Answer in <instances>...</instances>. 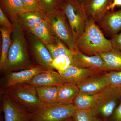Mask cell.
Here are the masks:
<instances>
[{
  "instance_id": "obj_1",
  "label": "cell",
  "mask_w": 121,
  "mask_h": 121,
  "mask_svg": "<svg viewBox=\"0 0 121 121\" xmlns=\"http://www.w3.org/2000/svg\"><path fill=\"white\" fill-rule=\"evenodd\" d=\"M12 23L14 25V30L12 33V44L9 52L8 64L5 71L7 73L35 66L30 60L23 27L18 18Z\"/></svg>"
},
{
  "instance_id": "obj_2",
  "label": "cell",
  "mask_w": 121,
  "mask_h": 121,
  "mask_svg": "<svg viewBox=\"0 0 121 121\" xmlns=\"http://www.w3.org/2000/svg\"><path fill=\"white\" fill-rule=\"evenodd\" d=\"M96 23L88 19L84 32L76 42L78 49L89 56L109 51L113 48L110 40L105 37Z\"/></svg>"
},
{
  "instance_id": "obj_3",
  "label": "cell",
  "mask_w": 121,
  "mask_h": 121,
  "mask_svg": "<svg viewBox=\"0 0 121 121\" xmlns=\"http://www.w3.org/2000/svg\"><path fill=\"white\" fill-rule=\"evenodd\" d=\"M46 15L53 35L63 41L72 53L77 50L73 34L65 13L60 9Z\"/></svg>"
},
{
  "instance_id": "obj_4",
  "label": "cell",
  "mask_w": 121,
  "mask_h": 121,
  "mask_svg": "<svg viewBox=\"0 0 121 121\" xmlns=\"http://www.w3.org/2000/svg\"><path fill=\"white\" fill-rule=\"evenodd\" d=\"M2 93L8 95L22 105L30 112L35 113L41 108L36 87L28 83H22L4 88Z\"/></svg>"
},
{
  "instance_id": "obj_5",
  "label": "cell",
  "mask_w": 121,
  "mask_h": 121,
  "mask_svg": "<svg viewBox=\"0 0 121 121\" xmlns=\"http://www.w3.org/2000/svg\"><path fill=\"white\" fill-rule=\"evenodd\" d=\"M60 9L68 20L76 42L84 32L88 20L84 6L75 0H65Z\"/></svg>"
},
{
  "instance_id": "obj_6",
  "label": "cell",
  "mask_w": 121,
  "mask_h": 121,
  "mask_svg": "<svg viewBox=\"0 0 121 121\" xmlns=\"http://www.w3.org/2000/svg\"><path fill=\"white\" fill-rule=\"evenodd\" d=\"M77 110L73 104L42 105L30 121H63L73 117Z\"/></svg>"
},
{
  "instance_id": "obj_7",
  "label": "cell",
  "mask_w": 121,
  "mask_h": 121,
  "mask_svg": "<svg viewBox=\"0 0 121 121\" xmlns=\"http://www.w3.org/2000/svg\"><path fill=\"white\" fill-rule=\"evenodd\" d=\"M121 97V90L107 87L101 91L97 101L91 108L94 116L101 114L107 117L112 114L118 99Z\"/></svg>"
},
{
  "instance_id": "obj_8",
  "label": "cell",
  "mask_w": 121,
  "mask_h": 121,
  "mask_svg": "<svg viewBox=\"0 0 121 121\" xmlns=\"http://www.w3.org/2000/svg\"><path fill=\"white\" fill-rule=\"evenodd\" d=\"M4 121H30L34 113L30 112L4 93H2Z\"/></svg>"
},
{
  "instance_id": "obj_9",
  "label": "cell",
  "mask_w": 121,
  "mask_h": 121,
  "mask_svg": "<svg viewBox=\"0 0 121 121\" xmlns=\"http://www.w3.org/2000/svg\"><path fill=\"white\" fill-rule=\"evenodd\" d=\"M104 72L98 69L83 68L71 65L65 71L59 73L66 83H71L78 86L87 79L101 74Z\"/></svg>"
},
{
  "instance_id": "obj_10",
  "label": "cell",
  "mask_w": 121,
  "mask_h": 121,
  "mask_svg": "<svg viewBox=\"0 0 121 121\" xmlns=\"http://www.w3.org/2000/svg\"><path fill=\"white\" fill-rule=\"evenodd\" d=\"M47 70L41 66H35L30 69L7 73L3 80V87L22 83H28L33 78Z\"/></svg>"
},
{
  "instance_id": "obj_11",
  "label": "cell",
  "mask_w": 121,
  "mask_h": 121,
  "mask_svg": "<svg viewBox=\"0 0 121 121\" xmlns=\"http://www.w3.org/2000/svg\"><path fill=\"white\" fill-rule=\"evenodd\" d=\"M32 52L37 62L47 70H53L51 66L53 59L46 45L34 35H29Z\"/></svg>"
},
{
  "instance_id": "obj_12",
  "label": "cell",
  "mask_w": 121,
  "mask_h": 121,
  "mask_svg": "<svg viewBox=\"0 0 121 121\" xmlns=\"http://www.w3.org/2000/svg\"><path fill=\"white\" fill-rule=\"evenodd\" d=\"M78 67L101 70L104 72L105 64L99 55H86L77 49L72 52V64Z\"/></svg>"
},
{
  "instance_id": "obj_13",
  "label": "cell",
  "mask_w": 121,
  "mask_h": 121,
  "mask_svg": "<svg viewBox=\"0 0 121 121\" xmlns=\"http://www.w3.org/2000/svg\"><path fill=\"white\" fill-rule=\"evenodd\" d=\"M109 86L106 73L93 76L78 86L79 92L89 95L97 94Z\"/></svg>"
},
{
  "instance_id": "obj_14",
  "label": "cell",
  "mask_w": 121,
  "mask_h": 121,
  "mask_svg": "<svg viewBox=\"0 0 121 121\" xmlns=\"http://www.w3.org/2000/svg\"><path fill=\"white\" fill-rule=\"evenodd\" d=\"M98 23L106 34L112 36L121 31V9L109 11Z\"/></svg>"
},
{
  "instance_id": "obj_15",
  "label": "cell",
  "mask_w": 121,
  "mask_h": 121,
  "mask_svg": "<svg viewBox=\"0 0 121 121\" xmlns=\"http://www.w3.org/2000/svg\"><path fill=\"white\" fill-rule=\"evenodd\" d=\"M113 0H90L84 5L87 19L96 23L99 22L108 11V7Z\"/></svg>"
},
{
  "instance_id": "obj_16",
  "label": "cell",
  "mask_w": 121,
  "mask_h": 121,
  "mask_svg": "<svg viewBox=\"0 0 121 121\" xmlns=\"http://www.w3.org/2000/svg\"><path fill=\"white\" fill-rule=\"evenodd\" d=\"M66 83L58 72L53 70H46L35 76L28 84L35 86H60Z\"/></svg>"
},
{
  "instance_id": "obj_17",
  "label": "cell",
  "mask_w": 121,
  "mask_h": 121,
  "mask_svg": "<svg viewBox=\"0 0 121 121\" xmlns=\"http://www.w3.org/2000/svg\"><path fill=\"white\" fill-rule=\"evenodd\" d=\"M17 18L23 27L28 31L47 20V15L43 11H27L20 13Z\"/></svg>"
},
{
  "instance_id": "obj_18",
  "label": "cell",
  "mask_w": 121,
  "mask_h": 121,
  "mask_svg": "<svg viewBox=\"0 0 121 121\" xmlns=\"http://www.w3.org/2000/svg\"><path fill=\"white\" fill-rule=\"evenodd\" d=\"M79 93L78 86L74 83L67 82L58 86V104L64 105L73 104L74 99Z\"/></svg>"
},
{
  "instance_id": "obj_19",
  "label": "cell",
  "mask_w": 121,
  "mask_h": 121,
  "mask_svg": "<svg viewBox=\"0 0 121 121\" xmlns=\"http://www.w3.org/2000/svg\"><path fill=\"white\" fill-rule=\"evenodd\" d=\"M104 61L105 71H121V51L113 47L109 51L99 54Z\"/></svg>"
},
{
  "instance_id": "obj_20",
  "label": "cell",
  "mask_w": 121,
  "mask_h": 121,
  "mask_svg": "<svg viewBox=\"0 0 121 121\" xmlns=\"http://www.w3.org/2000/svg\"><path fill=\"white\" fill-rule=\"evenodd\" d=\"M38 98L42 105H50L58 104V86H36Z\"/></svg>"
},
{
  "instance_id": "obj_21",
  "label": "cell",
  "mask_w": 121,
  "mask_h": 121,
  "mask_svg": "<svg viewBox=\"0 0 121 121\" xmlns=\"http://www.w3.org/2000/svg\"><path fill=\"white\" fill-rule=\"evenodd\" d=\"M0 31L2 39L1 53L0 58V70L5 71L8 64V55L12 44L11 35L12 33L6 28L1 26Z\"/></svg>"
},
{
  "instance_id": "obj_22",
  "label": "cell",
  "mask_w": 121,
  "mask_h": 121,
  "mask_svg": "<svg viewBox=\"0 0 121 121\" xmlns=\"http://www.w3.org/2000/svg\"><path fill=\"white\" fill-rule=\"evenodd\" d=\"M0 8L10 18L12 22L18 18V15L24 12L22 0H0Z\"/></svg>"
},
{
  "instance_id": "obj_23",
  "label": "cell",
  "mask_w": 121,
  "mask_h": 121,
  "mask_svg": "<svg viewBox=\"0 0 121 121\" xmlns=\"http://www.w3.org/2000/svg\"><path fill=\"white\" fill-rule=\"evenodd\" d=\"M28 31L41 40L45 45L51 43L54 41L55 36L47 20L35 28L29 29Z\"/></svg>"
},
{
  "instance_id": "obj_24",
  "label": "cell",
  "mask_w": 121,
  "mask_h": 121,
  "mask_svg": "<svg viewBox=\"0 0 121 121\" xmlns=\"http://www.w3.org/2000/svg\"><path fill=\"white\" fill-rule=\"evenodd\" d=\"M101 91L95 95H89L79 92L75 97L73 104L77 110L91 109L97 101Z\"/></svg>"
},
{
  "instance_id": "obj_25",
  "label": "cell",
  "mask_w": 121,
  "mask_h": 121,
  "mask_svg": "<svg viewBox=\"0 0 121 121\" xmlns=\"http://www.w3.org/2000/svg\"><path fill=\"white\" fill-rule=\"evenodd\" d=\"M53 59L60 56L65 55L72 59V53L65 44L57 37H54L51 43L46 45Z\"/></svg>"
},
{
  "instance_id": "obj_26",
  "label": "cell",
  "mask_w": 121,
  "mask_h": 121,
  "mask_svg": "<svg viewBox=\"0 0 121 121\" xmlns=\"http://www.w3.org/2000/svg\"><path fill=\"white\" fill-rule=\"evenodd\" d=\"M71 59L67 56L60 55L53 59L51 66L59 73L65 71L70 65H72Z\"/></svg>"
},
{
  "instance_id": "obj_27",
  "label": "cell",
  "mask_w": 121,
  "mask_h": 121,
  "mask_svg": "<svg viewBox=\"0 0 121 121\" xmlns=\"http://www.w3.org/2000/svg\"><path fill=\"white\" fill-rule=\"evenodd\" d=\"M65 0H39L41 10L49 13L60 9Z\"/></svg>"
},
{
  "instance_id": "obj_28",
  "label": "cell",
  "mask_w": 121,
  "mask_h": 121,
  "mask_svg": "<svg viewBox=\"0 0 121 121\" xmlns=\"http://www.w3.org/2000/svg\"><path fill=\"white\" fill-rule=\"evenodd\" d=\"M106 74L110 86L121 90V71H110Z\"/></svg>"
},
{
  "instance_id": "obj_29",
  "label": "cell",
  "mask_w": 121,
  "mask_h": 121,
  "mask_svg": "<svg viewBox=\"0 0 121 121\" xmlns=\"http://www.w3.org/2000/svg\"><path fill=\"white\" fill-rule=\"evenodd\" d=\"M91 109L77 110L72 117L74 121H93L94 117Z\"/></svg>"
},
{
  "instance_id": "obj_30",
  "label": "cell",
  "mask_w": 121,
  "mask_h": 121,
  "mask_svg": "<svg viewBox=\"0 0 121 121\" xmlns=\"http://www.w3.org/2000/svg\"><path fill=\"white\" fill-rule=\"evenodd\" d=\"M23 5L24 12L41 11L39 0H22Z\"/></svg>"
},
{
  "instance_id": "obj_31",
  "label": "cell",
  "mask_w": 121,
  "mask_h": 121,
  "mask_svg": "<svg viewBox=\"0 0 121 121\" xmlns=\"http://www.w3.org/2000/svg\"><path fill=\"white\" fill-rule=\"evenodd\" d=\"M0 25L1 26H3L8 29L12 33L14 30V25L11 23L6 16L5 13L0 8Z\"/></svg>"
},
{
  "instance_id": "obj_32",
  "label": "cell",
  "mask_w": 121,
  "mask_h": 121,
  "mask_svg": "<svg viewBox=\"0 0 121 121\" xmlns=\"http://www.w3.org/2000/svg\"><path fill=\"white\" fill-rule=\"evenodd\" d=\"M110 41L113 47L116 48L121 51V31L113 36Z\"/></svg>"
},
{
  "instance_id": "obj_33",
  "label": "cell",
  "mask_w": 121,
  "mask_h": 121,
  "mask_svg": "<svg viewBox=\"0 0 121 121\" xmlns=\"http://www.w3.org/2000/svg\"><path fill=\"white\" fill-rule=\"evenodd\" d=\"M114 119L115 121H121V102L115 109L114 114Z\"/></svg>"
},
{
  "instance_id": "obj_34",
  "label": "cell",
  "mask_w": 121,
  "mask_h": 121,
  "mask_svg": "<svg viewBox=\"0 0 121 121\" xmlns=\"http://www.w3.org/2000/svg\"><path fill=\"white\" fill-rule=\"evenodd\" d=\"M117 7H121V0H113L112 4L108 7V10L114 11V9Z\"/></svg>"
},
{
  "instance_id": "obj_35",
  "label": "cell",
  "mask_w": 121,
  "mask_h": 121,
  "mask_svg": "<svg viewBox=\"0 0 121 121\" xmlns=\"http://www.w3.org/2000/svg\"><path fill=\"white\" fill-rule=\"evenodd\" d=\"M83 6L86 5L90 0H75Z\"/></svg>"
},
{
  "instance_id": "obj_36",
  "label": "cell",
  "mask_w": 121,
  "mask_h": 121,
  "mask_svg": "<svg viewBox=\"0 0 121 121\" xmlns=\"http://www.w3.org/2000/svg\"><path fill=\"white\" fill-rule=\"evenodd\" d=\"M63 121H74V120L72 117H71Z\"/></svg>"
},
{
  "instance_id": "obj_37",
  "label": "cell",
  "mask_w": 121,
  "mask_h": 121,
  "mask_svg": "<svg viewBox=\"0 0 121 121\" xmlns=\"http://www.w3.org/2000/svg\"><path fill=\"white\" fill-rule=\"evenodd\" d=\"M93 121H101L99 120V119H98L96 117V116H94L93 117Z\"/></svg>"
}]
</instances>
